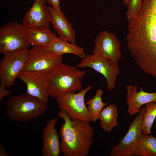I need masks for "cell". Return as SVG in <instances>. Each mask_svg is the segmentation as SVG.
I'll use <instances>...</instances> for the list:
<instances>
[{
    "mask_svg": "<svg viewBox=\"0 0 156 156\" xmlns=\"http://www.w3.org/2000/svg\"><path fill=\"white\" fill-rule=\"evenodd\" d=\"M78 68L89 67L102 74L107 81L108 91L115 88L120 69L118 63L99 54H87L82 58L76 66Z\"/></svg>",
    "mask_w": 156,
    "mask_h": 156,
    "instance_id": "cell-7",
    "label": "cell"
},
{
    "mask_svg": "<svg viewBox=\"0 0 156 156\" xmlns=\"http://www.w3.org/2000/svg\"><path fill=\"white\" fill-rule=\"evenodd\" d=\"M26 35L30 44L33 46L47 47L58 37L49 28H29Z\"/></svg>",
    "mask_w": 156,
    "mask_h": 156,
    "instance_id": "cell-17",
    "label": "cell"
},
{
    "mask_svg": "<svg viewBox=\"0 0 156 156\" xmlns=\"http://www.w3.org/2000/svg\"><path fill=\"white\" fill-rule=\"evenodd\" d=\"M156 156V137L141 135L133 145L130 156Z\"/></svg>",
    "mask_w": 156,
    "mask_h": 156,
    "instance_id": "cell-18",
    "label": "cell"
},
{
    "mask_svg": "<svg viewBox=\"0 0 156 156\" xmlns=\"http://www.w3.org/2000/svg\"><path fill=\"white\" fill-rule=\"evenodd\" d=\"M142 1V0H129L126 3L127 8L126 16L128 20L135 15L139 11Z\"/></svg>",
    "mask_w": 156,
    "mask_h": 156,
    "instance_id": "cell-23",
    "label": "cell"
},
{
    "mask_svg": "<svg viewBox=\"0 0 156 156\" xmlns=\"http://www.w3.org/2000/svg\"><path fill=\"white\" fill-rule=\"evenodd\" d=\"M145 107H142L139 114L129 125L128 131L118 144L112 147L110 156H130L133 146L142 134V121Z\"/></svg>",
    "mask_w": 156,
    "mask_h": 156,
    "instance_id": "cell-11",
    "label": "cell"
},
{
    "mask_svg": "<svg viewBox=\"0 0 156 156\" xmlns=\"http://www.w3.org/2000/svg\"><path fill=\"white\" fill-rule=\"evenodd\" d=\"M145 111L142 121V134H151V128L156 118V101L145 105Z\"/></svg>",
    "mask_w": 156,
    "mask_h": 156,
    "instance_id": "cell-22",
    "label": "cell"
},
{
    "mask_svg": "<svg viewBox=\"0 0 156 156\" xmlns=\"http://www.w3.org/2000/svg\"><path fill=\"white\" fill-rule=\"evenodd\" d=\"M86 73L76 66L61 63L46 73L50 96L57 99L65 94L83 89L82 79Z\"/></svg>",
    "mask_w": 156,
    "mask_h": 156,
    "instance_id": "cell-3",
    "label": "cell"
},
{
    "mask_svg": "<svg viewBox=\"0 0 156 156\" xmlns=\"http://www.w3.org/2000/svg\"><path fill=\"white\" fill-rule=\"evenodd\" d=\"M62 55L56 54L46 47L33 46L28 50L24 70L47 73L62 63Z\"/></svg>",
    "mask_w": 156,
    "mask_h": 156,
    "instance_id": "cell-8",
    "label": "cell"
},
{
    "mask_svg": "<svg viewBox=\"0 0 156 156\" xmlns=\"http://www.w3.org/2000/svg\"><path fill=\"white\" fill-rule=\"evenodd\" d=\"M128 22L126 39L131 56L156 79V0H142L139 11Z\"/></svg>",
    "mask_w": 156,
    "mask_h": 156,
    "instance_id": "cell-1",
    "label": "cell"
},
{
    "mask_svg": "<svg viewBox=\"0 0 156 156\" xmlns=\"http://www.w3.org/2000/svg\"><path fill=\"white\" fill-rule=\"evenodd\" d=\"M58 116L64 121L60 130L61 153L64 156L88 155L94 135V129L90 122L72 120L63 109H60Z\"/></svg>",
    "mask_w": 156,
    "mask_h": 156,
    "instance_id": "cell-2",
    "label": "cell"
},
{
    "mask_svg": "<svg viewBox=\"0 0 156 156\" xmlns=\"http://www.w3.org/2000/svg\"><path fill=\"white\" fill-rule=\"evenodd\" d=\"M46 0H35L25 14L22 24L26 28H48L50 27L49 7Z\"/></svg>",
    "mask_w": 156,
    "mask_h": 156,
    "instance_id": "cell-13",
    "label": "cell"
},
{
    "mask_svg": "<svg viewBox=\"0 0 156 156\" xmlns=\"http://www.w3.org/2000/svg\"><path fill=\"white\" fill-rule=\"evenodd\" d=\"M47 108V105L27 93L12 96L6 106V113L10 118L23 122L42 116Z\"/></svg>",
    "mask_w": 156,
    "mask_h": 156,
    "instance_id": "cell-4",
    "label": "cell"
},
{
    "mask_svg": "<svg viewBox=\"0 0 156 156\" xmlns=\"http://www.w3.org/2000/svg\"><path fill=\"white\" fill-rule=\"evenodd\" d=\"M18 78L25 83L27 93L47 105L50 93L46 73L24 70Z\"/></svg>",
    "mask_w": 156,
    "mask_h": 156,
    "instance_id": "cell-10",
    "label": "cell"
},
{
    "mask_svg": "<svg viewBox=\"0 0 156 156\" xmlns=\"http://www.w3.org/2000/svg\"><path fill=\"white\" fill-rule=\"evenodd\" d=\"M6 151L5 148L3 144L1 143L0 144V156H9Z\"/></svg>",
    "mask_w": 156,
    "mask_h": 156,
    "instance_id": "cell-26",
    "label": "cell"
},
{
    "mask_svg": "<svg viewBox=\"0 0 156 156\" xmlns=\"http://www.w3.org/2000/svg\"><path fill=\"white\" fill-rule=\"evenodd\" d=\"M68 42L58 37L46 48L48 50L57 55H62L64 54L69 53L81 58L84 57L85 55L83 48Z\"/></svg>",
    "mask_w": 156,
    "mask_h": 156,
    "instance_id": "cell-19",
    "label": "cell"
},
{
    "mask_svg": "<svg viewBox=\"0 0 156 156\" xmlns=\"http://www.w3.org/2000/svg\"><path fill=\"white\" fill-rule=\"evenodd\" d=\"M126 96L128 109L127 113L130 116L139 113L144 105L151 102L156 101V92L149 93L144 91L142 87L138 92V86L132 84L127 86Z\"/></svg>",
    "mask_w": 156,
    "mask_h": 156,
    "instance_id": "cell-14",
    "label": "cell"
},
{
    "mask_svg": "<svg viewBox=\"0 0 156 156\" xmlns=\"http://www.w3.org/2000/svg\"><path fill=\"white\" fill-rule=\"evenodd\" d=\"M103 93L102 90L100 88L96 92L94 96L89 99L85 104L88 105L87 107L91 121L95 122L99 119V115L103 108L107 105V103H103L102 96Z\"/></svg>",
    "mask_w": 156,
    "mask_h": 156,
    "instance_id": "cell-21",
    "label": "cell"
},
{
    "mask_svg": "<svg viewBox=\"0 0 156 156\" xmlns=\"http://www.w3.org/2000/svg\"><path fill=\"white\" fill-rule=\"evenodd\" d=\"M49 19L54 29L62 40L76 44L75 29L67 18L64 13L49 7Z\"/></svg>",
    "mask_w": 156,
    "mask_h": 156,
    "instance_id": "cell-15",
    "label": "cell"
},
{
    "mask_svg": "<svg viewBox=\"0 0 156 156\" xmlns=\"http://www.w3.org/2000/svg\"><path fill=\"white\" fill-rule=\"evenodd\" d=\"M93 52L118 63L122 57L120 41L116 36L107 30L100 32L94 40Z\"/></svg>",
    "mask_w": 156,
    "mask_h": 156,
    "instance_id": "cell-12",
    "label": "cell"
},
{
    "mask_svg": "<svg viewBox=\"0 0 156 156\" xmlns=\"http://www.w3.org/2000/svg\"><path fill=\"white\" fill-rule=\"evenodd\" d=\"M52 7L57 11H61L60 7V0H46Z\"/></svg>",
    "mask_w": 156,
    "mask_h": 156,
    "instance_id": "cell-25",
    "label": "cell"
},
{
    "mask_svg": "<svg viewBox=\"0 0 156 156\" xmlns=\"http://www.w3.org/2000/svg\"><path fill=\"white\" fill-rule=\"evenodd\" d=\"M118 109L116 105L111 104L102 109L99 115L100 125L105 132H110L118 124Z\"/></svg>",
    "mask_w": 156,
    "mask_h": 156,
    "instance_id": "cell-20",
    "label": "cell"
},
{
    "mask_svg": "<svg viewBox=\"0 0 156 156\" xmlns=\"http://www.w3.org/2000/svg\"><path fill=\"white\" fill-rule=\"evenodd\" d=\"M6 87L3 84L1 83L0 86V102H1L3 99L5 97L11 95L12 92L6 89Z\"/></svg>",
    "mask_w": 156,
    "mask_h": 156,
    "instance_id": "cell-24",
    "label": "cell"
},
{
    "mask_svg": "<svg viewBox=\"0 0 156 156\" xmlns=\"http://www.w3.org/2000/svg\"><path fill=\"white\" fill-rule=\"evenodd\" d=\"M58 118L48 121L42 132V148L41 153L43 156H59L61 151L59 134L55 125Z\"/></svg>",
    "mask_w": 156,
    "mask_h": 156,
    "instance_id": "cell-16",
    "label": "cell"
},
{
    "mask_svg": "<svg viewBox=\"0 0 156 156\" xmlns=\"http://www.w3.org/2000/svg\"><path fill=\"white\" fill-rule=\"evenodd\" d=\"M28 49L7 53L0 62L1 83L7 88L12 86L16 79L24 71Z\"/></svg>",
    "mask_w": 156,
    "mask_h": 156,
    "instance_id": "cell-6",
    "label": "cell"
},
{
    "mask_svg": "<svg viewBox=\"0 0 156 156\" xmlns=\"http://www.w3.org/2000/svg\"><path fill=\"white\" fill-rule=\"evenodd\" d=\"M92 87L89 85L77 93H69L56 99L58 107L63 109L72 120H79L90 122V116L84 103L86 93Z\"/></svg>",
    "mask_w": 156,
    "mask_h": 156,
    "instance_id": "cell-9",
    "label": "cell"
},
{
    "mask_svg": "<svg viewBox=\"0 0 156 156\" xmlns=\"http://www.w3.org/2000/svg\"><path fill=\"white\" fill-rule=\"evenodd\" d=\"M27 29L15 21L2 27L0 29V53L4 54L28 49L31 44L27 36Z\"/></svg>",
    "mask_w": 156,
    "mask_h": 156,
    "instance_id": "cell-5",
    "label": "cell"
}]
</instances>
